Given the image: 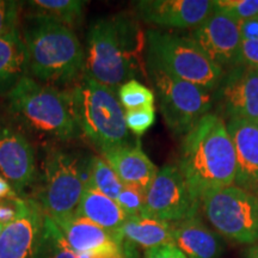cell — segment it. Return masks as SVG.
Returning <instances> with one entry per match:
<instances>
[{"instance_id":"83f0119b","label":"cell","mask_w":258,"mask_h":258,"mask_svg":"<svg viewBox=\"0 0 258 258\" xmlns=\"http://www.w3.org/2000/svg\"><path fill=\"white\" fill-rule=\"evenodd\" d=\"M214 10L243 23L258 16V0H215Z\"/></svg>"},{"instance_id":"d6a6232c","label":"cell","mask_w":258,"mask_h":258,"mask_svg":"<svg viewBox=\"0 0 258 258\" xmlns=\"http://www.w3.org/2000/svg\"><path fill=\"white\" fill-rule=\"evenodd\" d=\"M144 258H186L184 253L176 245H165V246L154 247L146 250Z\"/></svg>"},{"instance_id":"277c9868","label":"cell","mask_w":258,"mask_h":258,"mask_svg":"<svg viewBox=\"0 0 258 258\" xmlns=\"http://www.w3.org/2000/svg\"><path fill=\"white\" fill-rule=\"evenodd\" d=\"M67 93L78 132L101 152L129 143L124 111L115 91L83 73Z\"/></svg>"},{"instance_id":"5bb4252c","label":"cell","mask_w":258,"mask_h":258,"mask_svg":"<svg viewBox=\"0 0 258 258\" xmlns=\"http://www.w3.org/2000/svg\"><path fill=\"white\" fill-rule=\"evenodd\" d=\"M0 175L17 195L31 185L36 175L31 144L19 129L8 124H0Z\"/></svg>"},{"instance_id":"484cf974","label":"cell","mask_w":258,"mask_h":258,"mask_svg":"<svg viewBox=\"0 0 258 258\" xmlns=\"http://www.w3.org/2000/svg\"><path fill=\"white\" fill-rule=\"evenodd\" d=\"M118 101L125 110L154 106V93L144 84L132 79L118 88Z\"/></svg>"},{"instance_id":"8fae6325","label":"cell","mask_w":258,"mask_h":258,"mask_svg":"<svg viewBox=\"0 0 258 258\" xmlns=\"http://www.w3.org/2000/svg\"><path fill=\"white\" fill-rule=\"evenodd\" d=\"M213 98L215 114L224 121L258 122V70L239 64L225 72Z\"/></svg>"},{"instance_id":"1f68e13d","label":"cell","mask_w":258,"mask_h":258,"mask_svg":"<svg viewBox=\"0 0 258 258\" xmlns=\"http://www.w3.org/2000/svg\"><path fill=\"white\" fill-rule=\"evenodd\" d=\"M240 64L258 70V40L241 42Z\"/></svg>"},{"instance_id":"e0dca14e","label":"cell","mask_w":258,"mask_h":258,"mask_svg":"<svg viewBox=\"0 0 258 258\" xmlns=\"http://www.w3.org/2000/svg\"><path fill=\"white\" fill-rule=\"evenodd\" d=\"M55 224L77 254L116 252L124 247V240L120 237L77 214Z\"/></svg>"},{"instance_id":"603a6c76","label":"cell","mask_w":258,"mask_h":258,"mask_svg":"<svg viewBox=\"0 0 258 258\" xmlns=\"http://www.w3.org/2000/svg\"><path fill=\"white\" fill-rule=\"evenodd\" d=\"M34 10L32 16L59 22L72 29L83 18V10L86 3L80 0H34L29 2Z\"/></svg>"},{"instance_id":"d6986e66","label":"cell","mask_w":258,"mask_h":258,"mask_svg":"<svg viewBox=\"0 0 258 258\" xmlns=\"http://www.w3.org/2000/svg\"><path fill=\"white\" fill-rule=\"evenodd\" d=\"M175 245L186 258H221L224 243L198 215L173 222Z\"/></svg>"},{"instance_id":"4fadbf2b","label":"cell","mask_w":258,"mask_h":258,"mask_svg":"<svg viewBox=\"0 0 258 258\" xmlns=\"http://www.w3.org/2000/svg\"><path fill=\"white\" fill-rule=\"evenodd\" d=\"M135 10L144 22L169 29H195L214 11L209 0H141Z\"/></svg>"},{"instance_id":"836d02e7","label":"cell","mask_w":258,"mask_h":258,"mask_svg":"<svg viewBox=\"0 0 258 258\" xmlns=\"http://www.w3.org/2000/svg\"><path fill=\"white\" fill-rule=\"evenodd\" d=\"M240 34L243 41L258 40V16L240 23Z\"/></svg>"},{"instance_id":"d590c367","label":"cell","mask_w":258,"mask_h":258,"mask_svg":"<svg viewBox=\"0 0 258 258\" xmlns=\"http://www.w3.org/2000/svg\"><path fill=\"white\" fill-rule=\"evenodd\" d=\"M245 258H258V243L251 245L245 250Z\"/></svg>"},{"instance_id":"d4e9b609","label":"cell","mask_w":258,"mask_h":258,"mask_svg":"<svg viewBox=\"0 0 258 258\" xmlns=\"http://www.w3.org/2000/svg\"><path fill=\"white\" fill-rule=\"evenodd\" d=\"M36 258H77L59 226L46 213Z\"/></svg>"},{"instance_id":"ac0fdd59","label":"cell","mask_w":258,"mask_h":258,"mask_svg":"<svg viewBox=\"0 0 258 258\" xmlns=\"http://www.w3.org/2000/svg\"><path fill=\"white\" fill-rule=\"evenodd\" d=\"M102 157L112 167L123 184L150 188L158 173V167L137 144H124L102 152Z\"/></svg>"},{"instance_id":"f546056e","label":"cell","mask_w":258,"mask_h":258,"mask_svg":"<svg viewBox=\"0 0 258 258\" xmlns=\"http://www.w3.org/2000/svg\"><path fill=\"white\" fill-rule=\"evenodd\" d=\"M22 3L0 0V37L18 30Z\"/></svg>"},{"instance_id":"f1b7e54d","label":"cell","mask_w":258,"mask_h":258,"mask_svg":"<svg viewBox=\"0 0 258 258\" xmlns=\"http://www.w3.org/2000/svg\"><path fill=\"white\" fill-rule=\"evenodd\" d=\"M124 121L128 131L138 137H141L152 127L156 121V109L154 106H150V108L125 110Z\"/></svg>"},{"instance_id":"5b68a950","label":"cell","mask_w":258,"mask_h":258,"mask_svg":"<svg viewBox=\"0 0 258 258\" xmlns=\"http://www.w3.org/2000/svg\"><path fill=\"white\" fill-rule=\"evenodd\" d=\"M9 110L38 135L70 141L79 134L67 90L24 77L6 95Z\"/></svg>"},{"instance_id":"cb8c5ba5","label":"cell","mask_w":258,"mask_h":258,"mask_svg":"<svg viewBox=\"0 0 258 258\" xmlns=\"http://www.w3.org/2000/svg\"><path fill=\"white\" fill-rule=\"evenodd\" d=\"M86 186H91L116 201L123 183L104 158L93 156L88 159V185Z\"/></svg>"},{"instance_id":"30bf717a","label":"cell","mask_w":258,"mask_h":258,"mask_svg":"<svg viewBox=\"0 0 258 258\" xmlns=\"http://www.w3.org/2000/svg\"><path fill=\"white\" fill-rule=\"evenodd\" d=\"M201 202L194 198L177 164H166L158 171L147 189L145 217L178 222L198 215Z\"/></svg>"},{"instance_id":"ffe728a7","label":"cell","mask_w":258,"mask_h":258,"mask_svg":"<svg viewBox=\"0 0 258 258\" xmlns=\"http://www.w3.org/2000/svg\"><path fill=\"white\" fill-rule=\"evenodd\" d=\"M76 214L95 222L96 225L123 239L121 228L128 217L115 200L98 190L86 186Z\"/></svg>"},{"instance_id":"4dcf8cb0","label":"cell","mask_w":258,"mask_h":258,"mask_svg":"<svg viewBox=\"0 0 258 258\" xmlns=\"http://www.w3.org/2000/svg\"><path fill=\"white\" fill-rule=\"evenodd\" d=\"M27 199L19 196L0 198V225L8 226L21 217L25 208Z\"/></svg>"},{"instance_id":"e575fe53","label":"cell","mask_w":258,"mask_h":258,"mask_svg":"<svg viewBox=\"0 0 258 258\" xmlns=\"http://www.w3.org/2000/svg\"><path fill=\"white\" fill-rule=\"evenodd\" d=\"M8 196H18L10 185V183L4 177L0 175V198H8Z\"/></svg>"},{"instance_id":"6da1fadb","label":"cell","mask_w":258,"mask_h":258,"mask_svg":"<svg viewBox=\"0 0 258 258\" xmlns=\"http://www.w3.org/2000/svg\"><path fill=\"white\" fill-rule=\"evenodd\" d=\"M178 167L194 198L234 185L235 153L226 122L209 112L182 139Z\"/></svg>"},{"instance_id":"2e32d148","label":"cell","mask_w":258,"mask_h":258,"mask_svg":"<svg viewBox=\"0 0 258 258\" xmlns=\"http://www.w3.org/2000/svg\"><path fill=\"white\" fill-rule=\"evenodd\" d=\"M226 127L235 153L234 185L258 198V122L228 120Z\"/></svg>"},{"instance_id":"9c48e42d","label":"cell","mask_w":258,"mask_h":258,"mask_svg":"<svg viewBox=\"0 0 258 258\" xmlns=\"http://www.w3.org/2000/svg\"><path fill=\"white\" fill-rule=\"evenodd\" d=\"M156 86L160 111L167 128L176 137H184L213 109L214 98L209 90L184 82L159 70L148 69Z\"/></svg>"},{"instance_id":"9a60e30c","label":"cell","mask_w":258,"mask_h":258,"mask_svg":"<svg viewBox=\"0 0 258 258\" xmlns=\"http://www.w3.org/2000/svg\"><path fill=\"white\" fill-rule=\"evenodd\" d=\"M43 222L40 203L27 199L21 217L5 226L0 234V258H36Z\"/></svg>"},{"instance_id":"44dd1931","label":"cell","mask_w":258,"mask_h":258,"mask_svg":"<svg viewBox=\"0 0 258 258\" xmlns=\"http://www.w3.org/2000/svg\"><path fill=\"white\" fill-rule=\"evenodd\" d=\"M27 76V49L18 29L0 37V95H8Z\"/></svg>"},{"instance_id":"8992f818","label":"cell","mask_w":258,"mask_h":258,"mask_svg":"<svg viewBox=\"0 0 258 258\" xmlns=\"http://www.w3.org/2000/svg\"><path fill=\"white\" fill-rule=\"evenodd\" d=\"M148 69L159 70L184 82L214 91L225 72L203 54L190 36L164 30L146 34Z\"/></svg>"},{"instance_id":"7402d4cb","label":"cell","mask_w":258,"mask_h":258,"mask_svg":"<svg viewBox=\"0 0 258 258\" xmlns=\"http://www.w3.org/2000/svg\"><path fill=\"white\" fill-rule=\"evenodd\" d=\"M121 234L128 244L139 245L146 250L165 245H175L173 222L145 215L128 218L122 226Z\"/></svg>"},{"instance_id":"8d00e7d4","label":"cell","mask_w":258,"mask_h":258,"mask_svg":"<svg viewBox=\"0 0 258 258\" xmlns=\"http://www.w3.org/2000/svg\"><path fill=\"white\" fill-rule=\"evenodd\" d=\"M3 230H4V226H3V225H0V234H2Z\"/></svg>"},{"instance_id":"3957f363","label":"cell","mask_w":258,"mask_h":258,"mask_svg":"<svg viewBox=\"0 0 258 258\" xmlns=\"http://www.w3.org/2000/svg\"><path fill=\"white\" fill-rule=\"evenodd\" d=\"M27 49L28 76L40 83L60 86L74 84L85 69V51L67 25L32 16L22 35Z\"/></svg>"},{"instance_id":"4316f807","label":"cell","mask_w":258,"mask_h":258,"mask_svg":"<svg viewBox=\"0 0 258 258\" xmlns=\"http://www.w3.org/2000/svg\"><path fill=\"white\" fill-rule=\"evenodd\" d=\"M147 190L139 185L123 184L116 202L128 218L141 217L146 208Z\"/></svg>"},{"instance_id":"7c38bea8","label":"cell","mask_w":258,"mask_h":258,"mask_svg":"<svg viewBox=\"0 0 258 258\" xmlns=\"http://www.w3.org/2000/svg\"><path fill=\"white\" fill-rule=\"evenodd\" d=\"M206 56L227 72L240 64V23L220 11L213 14L189 34Z\"/></svg>"},{"instance_id":"ba28073f","label":"cell","mask_w":258,"mask_h":258,"mask_svg":"<svg viewBox=\"0 0 258 258\" xmlns=\"http://www.w3.org/2000/svg\"><path fill=\"white\" fill-rule=\"evenodd\" d=\"M203 213L215 231L238 244L258 243V198L235 185L207 192Z\"/></svg>"},{"instance_id":"52a82bcc","label":"cell","mask_w":258,"mask_h":258,"mask_svg":"<svg viewBox=\"0 0 258 258\" xmlns=\"http://www.w3.org/2000/svg\"><path fill=\"white\" fill-rule=\"evenodd\" d=\"M43 185L38 203L54 221L72 217L88 185V159L61 148H50L43 160Z\"/></svg>"},{"instance_id":"7a4b0ae2","label":"cell","mask_w":258,"mask_h":258,"mask_svg":"<svg viewBox=\"0 0 258 258\" xmlns=\"http://www.w3.org/2000/svg\"><path fill=\"white\" fill-rule=\"evenodd\" d=\"M145 35L132 16L99 18L89 29L84 73L112 91L141 70Z\"/></svg>"}]
</instances>
